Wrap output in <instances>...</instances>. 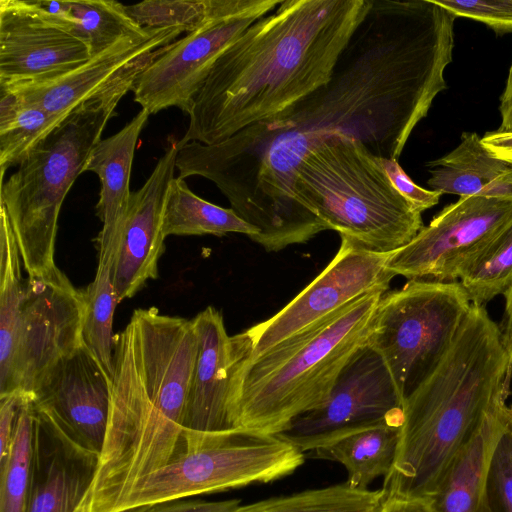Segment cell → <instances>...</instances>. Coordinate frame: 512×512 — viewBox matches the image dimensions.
Wrapping results in <instances>:
<instances>
[{
    "label": "cell",
    "instance_id": "cell-34",
    "mask_svg": "<svg viewBox=\"0 0 512 512\" xmlns=\"http://www.w3.org/2000/svg\"><path fill=\"white\" fill-rule=\"evenodd\" d=\"M457 17L480 21L498 34L512 33V0H435Z\"/></svg>",
    "mask_w": 512,
    "mask_h": 512
},
{
    "label": "cell",
    "instance_id": "cell-1",
    "mask_svg": "<svg viewBox=\"0 0 512 512\" xmlns=\"http://www.w3.org/2000/svg\"><path fill=\"white\" fill-rule=\"evenodd\" d=\"M434 0H372L329 81L281 113L228 139L178 148V177L212 181L258 230L267 252L327 230L297 199L295 172L320 140L343 133L398 160L435 97L447 88L454 22Z\"/></svg>",
    "mask_w": 512,
    "mask_h": 512
},
{
    "label": "cell",
    "instance_id": "cell-16",
    "mask_svg": "<svg viewBox=\"0 0 512 512\" xmlns=\"http://www.w3.org/2000/svg\"><path fill=\"white\" fill-rule=\"evenodd\" d=\"M193 322L198 354L190 383L182 434H206L238 429L232 409V380L251 358L246 332L228 336L221 313L208 306Z\"/></svg>",
    "mask_w": 512,
    "mask_h": 512
},
{
    "label": "cell",
    "instance_id": "cell-13",
    "mask_svg": "<svg viewBox=\"0 0 512 512\" xmlns=\"http://www.w3.org/2000/svg\"><path fill=\"white\" fill-rule=\"evenodd\" d=\"M391 253L366 250L341 238L324 270L271 318L245 331L256 357L283 340L377 289H388L394 277L386 263Z\"/></svg>",
    "mask_w": 512,
    "mask_h": 512
},
{
    "label": "cell",
    "instance_id": "cell-28",
    "mask_svg": "<svg viewBox=\"0 0 512 512\" xmlns=\"http://www.w3.org/2000/svg\"><path fill=\"white\" fill-rule=\"evenodd\" d=\"M384 500L383 489H356L344 482L240 505L236 512H382Z\"/></svg>",
    "mask_w": 512,
    "mask_h": 512
},
{
    "label": "cell",
    "instance_id": "cell-29",
    "mask_svg": "<svg viewBox=\"0 0 512 512\" xmlns=\"http://www.w3.org/2000/svg\"><path fill=\"white\" fill-rule=\"evenodd\" d=\"M17 241L7 212L0 206V383L8 376L24 296Z\"/></svg>",
    "mask_w": 512,
    "mask_h": 512
},
{
    "label": "cell",
    "instance_id": "cell-15",
    "mask_svg": "<svg viewBox=\"0 0 512 512\" xmlns=\"http://www.w3.org/2000/svg\"><path fill=\"white\" fill-rule=\"evenodd\" d=\"M31 402L36 414L100 457L110 413L111 379L84 343L39 380Z\"/></svg>",
    "mask_w": 512,
    "mask_h": 512
},
{
    "label": "cell",
    "instance_id": "cell-42",
    "mask_svg": "<svg viewBox=\"0 0 512 512\" xmlns=\"http://www.w3.org/2000/svg\"><path fill=\"white\" fill-rule=\"evenodd\" d=\"M89 500L90 493L84 498L79 507L75 510V512H89Z\"/></svg>",
    "mask_w": 512,
    "mask_h": 512
},
{
    "label": "cell",
    "instance_id": "cell-30",
    "mask_svg": "<svg viewBox=\"0 0 512 512\" xmlns=\"http://www.w3.org/2000/svg\"><path fill=\"white\" fill-rule=\"evenodd\" d=\"M93 281L83 290L85 312L82 339L111 379L114 336L112 333L116 305L119 303L112 280L113 259L98 257Z\"/></svg>",
    "mask_w": 512,
    "mask_h": 512
},
{
    "label": "cell",
    "instance_id": "cell-9",
    "mask_svg": "<svg viewBox=\"0 0 512 512\" xmlns=\"http://www.w3.org/2000/svg\"><path fill=\"white\" fill-rule=\"evenodd\" d=\"M471 304L459 281L413 279L382 295L366 344L384 360L404 402L444 359Z\"/></svg>",
    "mask_w": 512,
    "mask_h": 512
},
{
    "label": "cell",
    "instance_id": "cell-38",
    "mask_svg": "<svg viewBox=\"0 0 512 512\" xmlns=\"http://www.w3.org/2000/svg\"><path fill=\"white\" fill-rule=\"evenodd\" d=\"M483 144L496 157L512 163V133H486L482 138Z\"/></svg>",
    "mask_w": 512,
    "mask_h": 512
},
{
    "label": "cell",
    "instance_id": "cell-33",
    "mask_svg": "<svg viewBox=\"0 0 512 512\" xmlns=\"http://www.w3.org/2000/svg\"><path fill=\"white\" fill-rule=\"evenodd\" d=\"M486 494L490 512H512V419L492 453L486 476Z\"/></svg>",
    "mask_w": 512,
    "mask_h": 512
},
{
    "label": "cell",
    "instance_id": "cell-18",
    "mask_svg": "<svg viewBox=\"0 0 512 512\" xmlns=\"http://www.w3.org/2000/svg\"><path fill=\"white\" fill-rule=\"evenodd\" d=\"M177 153V141H173L142 187L131 193L112 266L119 302L137 294L148 280L158 278V263L165 248L163 214L169 185L175 177Z\"/></svg>",
    "mask_w": 512,
    "mask_h": 512
},
{
    "label": "cell",
    "instance_id": "cell-17",
    "mask_svg": "<svg viewBox=\"0 0 512 512\" xmlns=\"http://www.w3.org/2000/svg\"><path fill=\"white\" fill-rule=\"evenodd\" d=\"M87 45L31 1L0 0V86L51 79L90 58Z\"/></svg>",
    "mask_w": 512,
    "mask_h": 512
},
{
    "label": "cell",
    "instance_id": "cell-19",
    "mask_svg": "<svg viewBox=\"0 0 512 512\" xmlns=\"http://www.w3.org/2000/svg\"><path fill=\"white\" fill-rule=\"evenodd\" d=\"M98 462L99 455L34 411L25 512H75L90 493Z\"/></svg>",
    "mask_w": 512,
    "mask_h": 512
},
{
    "label": "cell",
    "instance_id": "cell-23",
    "mask_svg": "<svg viewBox=\"0 0 512 512\" xmlns=\"http://www.w3.org/2000/svg\"><path fill=\"white\" fill-rule=\"evenodd\" d=\"M430 190L459 197L512 199V163L502 160L474 132H464L460 144L427 163Z\"/></svg>",
    "mask_w": 512,
    "mask_h": 512
},
{
    "label": "cell",
    "instance_id": "cell-26",
    "mask_svg": "<svg viewBox=\"0 0 512 512\" xmlns=\"http://www.w3.org/2000/svg\"><path fill=\"white\" fill-rule=\"evenodd\" d=\"M163 234L167 236L241 233L250 239L258 230L240 218L232 208L210 203L193 193L185 179L174 177L169 185L164 214Z\"/></svg>",
    "mask_w": 512,
    "mask_h": 512
},
{
    "label": "cell",
    "instance_id": "cell-36",
    "mask_svg": "<svg viewBox=\"0 0 512 512\" xmlns=\"http://www.w3.org/2000/svg\"><path fill=\"white\" fill-rule=\"evenodd\" d=\"M241 501H205L200 499H179L139 506L121 512H236Z\"/></svg>",
    "mask_w": 512,
    "mask_h": 512
},
{
    "label": "cell",
    "instance_id": "cell-35",
    "mask_svg": "<svg viewBox=\"0 0 512 512\" xmlns=\"http://www.w3.org/2000/svg\"><path fill=\"white\" fill-rule=\"evenodd\" d=\"M381 162L393 186L417 211L422 213L439 202L442 194L415 184L398 160L382 157Z\"/></svg>",
    "mask_w": 512,
    "mask_h": 512
},
{
    "label": "cell",
    "instance_id": "cell-37",
    "mask_svg": "<svg viewBox=\"0 0 512 512\" xmlns=\"http://www.w3.org/2000/svg\"><path fill=\"white\" fill-rule=\"evenodd\" d=\"M23 394L11 393L0 396V461L8 454L15 421Z\"/></svg>",
    "mask_w": 512,
    "mask_h": 512
},
{
    "label": "cell",
    "instance_id": "cell-40",
    "mask_svg": "<svg viewBox=\"0 0 512 512\" xmlns=\"http://www.w3.org/2000/svg\"><path fill=\"white\" fill-rule=\"evenodd\" d=\"M499 112L501 115V124L496 132L512 133V63L504 91L500 96Z\"/></svg>",
    "mask_w": 512,
    "mask_h": 512
},
{
    "label": "cell",
    "instance_id": "cell-2",
    "mask_svg": "<svg viewBox=\"0 0 512 512\" xmlns=\"http://www.w3.org/2000/svg\"><path fill=\"white\" fill-rule=\"evenodd\" d=\"M372 0H282L213 64L178 148L212 145L325 85Z\"/></svg>",
    "mask_w": 512,
    "mask_h": 512
},
{
    "label": "cell",
    "instance_id": "cell-5",
    "mask_svg": "<svg viewBox=\"0 0 512 512\" xmlns=\"http://www.w3.org/2000/svg\"><path fill=\"white\" fill-rule=\"evenodd\" d=\"M386 291L366 293L246 360L232 380L237 428L276 435L296 417L320 406L366 343L374 312Z\"/></svg>",
    "mask_w": 512,
    "mask_h": 512
},
{
    "label": "cell",
    "instance_id": "cell-12",
    "mask_svg": "<svg viewBox=\"0 0 512 512\" xmlns=\"http://www.w3.org/2000/svg\"><path fill=\"white\" fill-rule=\"evenodd\" d=\"M511 218L512 199L460 197L392 252L387 270L409 280L459 281L467 265Z\"/></svg>",
    "mask_w": 512,
    "mask_h": 512
},
{
    "label": "cell",
    "instance_id": "cell-22",
    "mask_svg": "<svg viewBox=\"0 0 512 512\" xmlns=\"http://www.w3.org/2000/svg\"><path fill=\"white\" fill-rule=\"evenodd\" d=\"M508 395L494 403L453 458L428 497L429 512H490L486 476L496 443L512 419V406L506 403Z\"/></svg>",
    "mask_w": 512,
    "mask_h": 512
},
{
    "label": "cell",
    "instance_id": "cell-32",
    "mask_svg": "<svg viewBox=\"0 0 512 512\" xmlns=\"http://www.w3.org/2000/svg\"><path fill=\"white\" fill-rule=\"evenodd\" d=\"M23 395L7 456L0 461V512H25L29 488L34 411Z\"/></svg>",
    "mask_w": 512,
    "mask_h": 512
},
{
    "label": "cell",
    "instance_id": "cell-31",
    "mask_svg": "<svg viewBox=\"0 0 512 512\" xmlns=\"http://www.w3.org/2000/svg\"><path fill=\"white\" fill-rule=\"evenodd\" d=\"M459 282L471 303L483 306L512 285V218L467 265Z\"/></svg>",
    "mask_w": 512,
    "mask_h": 512
},
{
    "label": "cell",
    "instance_id": "cell-20",
    "mask_svg": "<svg viewBox=\"0 0 512 512\" xmlns=\"http://www.w3.org/2000/svg\"><path fill=\"white\" fill-rule=\"evenodd\" d=\"M181 33L178 29H156L143 36H126L67 73L38 82L0 86V89L13 93L25 104L68 115L138 59L173 43Z\"/></svg>",
    "mask_w": 512,
    "mask_h": 512
},
{
    "label": "cell",
    "instance_id": "cell-41",
    "mask_svg": "<svg viewBox=\"0 0 512 512\" xmlns=\"http://www.w3.org/2000/svg\"><path fill=\"white\" fill-rule=\"evenodd\" d=\"M505 296L504 325L501 330L502 339L511 362L512 381V285L503 294Z\"/></svg>",
    "mask_w": 512,
    "mask_h": 512
},
{
    "label": "cell",
    "instance_id": "cell-10",
    "mask_svg": "<svg viewBox=\"0 0 512 512\" xmlns=\"http://www.w3.org/2000/svg\"><path fill=\"white\" fill-rule=\"evenodd\" d=\"M83 290L59 269L25 279L9 373L0 396L31 395L39 380L82 344Z\"/></svg>",
    "mask_w": 512,
    "mask_h": 512
},
{
    "label": "cell",
    "instance_id": "cell-27",
    "mask_svg": "<svg viewBox=\"0 0 512 512\" xmlns=\"http://www.w3.org/2000/svg\"><path fill=\"white\" fill-rule=\"evenodd\" d=\"M68 115L51 113L41 107L25 104L13 93L1 89V182L4 181L5 172L13 166H18Z\"/></svg>",
    "mask_w": 512,
    "mask_h": 512
},
{
    "label": "cell",
    "instance_id": "cell-25",
    "mask_svg": "<svg viewBox=\"0 0 512 512\" xmlns=\"http://www.w3.org/2000/svg\"><path fill=\"white\" fill-rule=\"evenodd\" d=\"M402 423L385 422L352 434L314 452L316 458L340 463L347 471V483L368 489L378 477H387L394 464Z\"/></svg>",
    "mask_w": 512,
    "mask_h": 512
},
{
    "label": "cell",
    "instance_id": "cell-21",
    "mask_svg": "<svg viewBox=\"0 0 512 512\" xmlns=\"http://www.w3.org/2000/svg\"><path fill=\"white\" fill-rule=\"evenodd\" d=\"M149 116L141 109L120 131L101 139L85 165L84 172L91 171L100 180L96 204V215L102 222L97 237L98 257L114 260L119 248L132 193L129 187L133 158Z\"/></svg>",
    "mask_w": 512,
    "mask_h": 512
},
{
    "label": "cell",
    "instance_id": "cell-24",
    "mask_svg": "<svg viewBox=\"0 0 512 512\" xmlns=\"http://www.w3.org/2000/svg\"><path fill=\"white\" fill-rule=\"evenodd\" d=\"M51 23L66 30L88 47L94 56L126 36H143L142 29L116 1H31Z\"/></svg>",
    "mask_w": 512,
    "mask_h": 512
},
{
    "label": "cell",
    "instance_id": "cell-14",
    "mask_svg": "<svg viewBox=\"0 0 512 512\" xmlns=\"http://www.w3.org/2000/svg\"><path fill=\"white\" fill-rule=\"evenodd\" d=\"M258 19L212 18L165 46L137 77L134 101L150 115L171 107L188 114L220 54Z\"/></svg>",
    "mask_w": 512,
    "mask_h": 512
},
{
    "label": "cell",
    "instance_id": "cell-3",
    "mask_svg": "<svg viewBox=\"0 0 512 512\" xmlns=\"http://www.w3.org/2000/svg\"><path fill=\"white\" fill-rule=\"evenodd\" d=\"M198 354L192 320L137 309L114 336L111 404L89 512H114L181 442Z\"/></svg>",
    "mask_w": 512,
    "mask_h": 512
},
{
    "label": "cell",
    "instance_id": "cell-11",
    "mask_svg": "<svg viewBox=\"0 0 512 512\" xmlns=\"http://www.w3.org/2000/svg\"><path fill=\"white\" fill-rule=\"evenodd\" d=\"M404 400L382 357L366 343L339 375L328 398L276 434L303 453L385 422L403 423Z\"/></svg>",
    "mask_w": 512,
    "mask_h": 512
},
{
    "label": "cell",
    "instance_id": "cell-4",
    "mask_svg": "<svg viewBox=\"0 0 512 512\" xmlns=\"http://www.w3.org/2000/svg\"><path fill=\"white\" fill-rule=\"evenodd\" d=\"M511 362L499 326L471 304L444 359L404 402L385 498H428L485 415L510 394Z\"/></svg>",
    "mask_w": 512,
    "mask_h": 512
},
{
    "label": "cell",
    "instance_id": "cell-39",
    "mask_svg": "<svg viewBox=\"0 0 512 512\" xmlns=\"http://www.w3.org/2000/svg\"><path fill=\"white\" fill-rule=\"evenodd\" d=\"M382 512H429V501L428 498L388 497Z\"/></svg>",
    "mask_w": 512,
    "mask_h": 512
},
{
    "label": "cell",
    "instance_id": "cell-7",
    "mask_svg": "<svg viewBox=\"0 0 512 512\" xmlns=\"http://www.w3.org/2000/svg\"><path fill=\"white\" fill-rule=\"evenodd\" d=\"M381 158L352 136L332 134L302 158L294 188L327 229L366 250L392 253L424 225L421 213L393 186Z\"/></svg>",
    "mask_w": 512,
    "mask_h": 512
},
{
    "label": "cell",
    "instance_id": "cell-8",
    "mask_svg": "<svg viewBox=\"0 0 512 512\" xmlns=\"http://www.w3.org/2000/svg\"><path fill=\"white\" fill-rule=\"evenodd\" d=\"M304 459L302 451L275 434L243 428L182 434L173 457L141 478L114 512L269 483L294 473Z\"/></svg>",
    "mask_w": 512,
    "mask_h": 512
},
{
    "label": "cell",
    "instance_id": "cell-6",
    "mask_svg": "<svg viewBox=\"0 0 512 512\" xmlns=\"http://www.w3.org/2000/svg\"><path fill=\"white\" fill-rule=\"evenodd\" d=\"M147 54L111 84L76 107L68 117L1 182L0 206L14 232L28 277L55 269L58 218L64 199L102 139L121 98L133 90L139 74L156 58Z\"/></svg>",
    "mask_w": 512,
    "mask_h": 512
}]
</instances>
